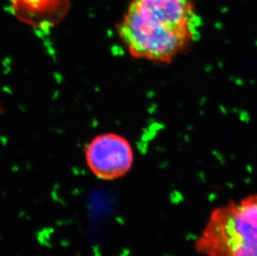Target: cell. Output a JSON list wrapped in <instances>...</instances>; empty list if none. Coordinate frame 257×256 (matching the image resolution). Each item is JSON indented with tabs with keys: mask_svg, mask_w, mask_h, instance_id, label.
<instances>
[{
	"mask_svg": "<svg viewBox=\"0 0 257 256\" xmlns=\"http://www.w3.org/2000/svg\"><path fill=\"white\" fill-rule=\"evenodd\" d=\"M195 247L206 256H257V195L216 208Z\"/></svg>",
	"mask_w": 257,
	"mask_h": 256,
	"instance_id": "6da1fadb",
	"label": "cell"
},
{
	"mask_svg": "<svg viewBox=\"0 0 257 256\" xmlns=\"http://www.w3.org/2000/svg\"><path fill=\"white\" fill-rule=\"evenodd\" d=\"M119 39L134 58L168 63L184 50L190 42L167 28L127 8L117 27Z\"/></svg>",
	"mask_w": 257,
	"mask_h": 256,
	"instance_id": "7a4b0ae2",
	"label": "cell"
},
{
	"mask_svg": "<svg viewBox=\"0 0 257 256\" xmlns=\"http://www.w3.org/2000/svg\"><path fill=\"white\" fill-rule=\"evenodd\" d=\"M86 162L92 174L104 181L123 177L131 170L134 161L131 143L122 136L113 133L95 137L85 151Z\"/></svg>",
	"mask_w": 257,
	"mask_h": 256,
	"instance_id": "3957f363",
	"label": "cell"
},
{
	"mask_svg": "<svg viewBox=\"0 0 257 256\" xmlns=\"http://www.w3.org/2000/svg\"><path fill=\"white\" fill-rule=\"evenodd\" d=\"M128 8L190 43L198 39L201 20L192 0H133Z\"/></svg>",
	"mask_w": 257,
	"mask_h": 256,
	"instance_id": "277c9868",
	"label": "cell"
},
{
	"mask_svg": "<svg viewBox=\"0 0 257 256\" xmlns=\"http://www.w3.org/2000/svg\"><path fill=\"white\" fill-rule=\"evenodd\" d=\"M0 111H1V106H0Z\"/></svg>",
	"mask_w": 257,
	"mask_h": 256,
	"instance_id": "5b68a950",
	"label": "cell"
}]
</instances>
